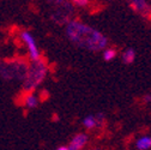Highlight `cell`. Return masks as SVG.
<instances>
[{"instance_id": "cell-1", "label": "cell", "mask_w": 151, "mask_h": 150, "mask_svg": "<svg viewBox=\"0 0 151 150\" xmlns=\"http://www.w3.org/2000/svg\"><path fill=\"white\" fill-rule=\"evenodd\" d=\"M66 36L74 46L90 52H99L108 43L107 37L101 31L76 19L67 23Z\"/></svg>"}, {"instance_id": "cell-2", "label": "cell", "mask_w": 151, "mask_h": 150, "mask_svg": "<svg viewBox=\"0 0 151 150\" xmlns=\"http://www.w3.org/2000/svg\"><path fill=\"white\" fill-rule=\"evenodd\" d=\"M47 65L43 60H36L32 61L28 66L27 74L23 79V88L28 92H32L37 87H39L47 76Z\"/></svg>"}, {"instance_id": "cell-3", "label": "cell", "mask_w": 151, "mask_h": 150, "mask_svg": "<svg viewBox=\"0 0 151 150\" xmlns=\"http://www.w3.org/2000/svg\"><path fill=\"white\" fill-rule=\"evenodd\" d=\"M28 64L24 60H10V61H1L0 60V78L5 81H13L18 79L23 82L27 71Z\"/></svg>"}, {"instance_id": "cell-4", "label": "cell", "mask_w": 151, "mask_h": 150, "mask_svg": "<svg viewBox=\"0 0 151 150\" xmlns=\"http://www.w3.org/2000/svg\"><path fill=\"white\" fill-rule=\"evenodd\" d=\"M21 39L23 41V43L25 45L28 53H29V57L31 59V61H36V60H40V49L37 47L36 43V39L34 37V35L29 31H22L21 32Z\"/></svg>"}, {"instance_id": "cell-5", "label": "cell", "mask_w": 151, "mask_h": 150, "mask_svg": "<svg viewBox=\"0 0 151 150\" xmlns=\"http://www.w3.org/2000/svg\"><path fill=\"white\" fill-rule=\"evenodd\" d=\"M88 143V136L85 133H77L70 142L68 150H82Z\"/></svg>"}, {"instance_id": "cell-6", "label": "cell", "mask_w": 151, "mask_h": 150, "mask_svg": "<svg viewBox=\"0 0 151 150\" xmlns=\"http://www.w3.org/2000/svg\"><path fill=\"white\" fill-rule=\"evenodd\" d=\"M39 102H40L39 96L35 95V94H32V92H28L27 95L24 96V100H23V105H24V107L27 109L36 108L37 106H39Z\"/></svg>"}, {"instance_id": "cell-7", "label": "cell", "mask_w": 151, "mask_h": 150, "mask_svg": "<svg viewBox=\"0 0 151 150\" xmlns=\"http://www.w3.org/2000/svg\"><path fill=\"white\" fill-rule=\"evenodd\" d=\"M136 146L138 150H149L151 148V137L149 136H143L137 139Z\"/></svg>"}, {"instance_id": "cell-8", "label": "cell", "mask_w": 151, "mask_h": 150, "mask_svg": "<svg viewBox=\"0 0 151 150\" xmlns=\"http://www.w3.org/2000/svg\"><path fill=\"white\" fill-rule=\"evenodd\" d=\"M136 59V52L132 48H127L125 49V52L122 53V61L125 64H132Z\"/></svg>"}, {"instance_id": "cell-9", "label": "cell", "mask_w": 151, "mask_h": 150, "mask_svg": "<svg viewBox=\"0 0 151 150\" xmlns=\"http://www.w3.org/2000/svg\"><path fill=\"white\" fill-rule=\"evenodd\" d=\"M129 3L133 6V9H136L139 12H145L149 10V6L145 0H129Z\"/></svg>"}, {"instance_id": "cell-10", "label": "cell", "mask_w": 151, "mask_h": 150, "mask_svg": "<svg viewBox=\"0 0 151 150\" xmlns=\"http://www.w3.org/2000/svg\"><path fill=\"white\" fill-rule=\"evenodd\" d=\"M83 125H84V127L88 128V130H92V128H95L96 126H99L95 115H88L86 118H84Z\"/></svg>"}, {"instance_id": "cell-11", "label": "cell", "mask_w": 151, "mask_h": 150, "mask_svg": "<svg viewBox=\"0 0 151 150\" xmlns=\"http://www.w3.org/2000/svg\"><path fill=\"white\" fill-rule=\"evenodd\" d=\"M115 57H116L115 49H113V48H106L103 50V59L106 61H111Z\"/></svg>"}, {"instance_id": "cell-12", "label": "cell", "mask_w": 151, "mask_h": 150, "mask_svg": "<svg viewBox=\"0 0 151 150\" xmlns=\"http://www.w3.org/2000/svg\"><path fill=\"white\" fill-rule=\"evenodd\" d=\"M72 1L77 5V6H86L89 0H72Z\"/></svg>"}, {"instance_id": "cell-13", "label": "cell", "mask_w": 151, "mask_h": 150, "mask_svg": "<svg viewBox=\"0 0 151 150\" xmlns=\"http://www.w3.org/2000/svg\"><path fill=\"white\" fill-rule=\"evenodd\" d=\"M47 3H49V4H52V5H55V6H59V5H61V4H64L65 3V0H46Z\"/></svg>"}, {"instance_id": "cell-14", "label": "cell", "mask_w": 151, "mask_h": 150, "mask_svg": "<svg viewBox=\"0 0 151 150\" xmlns=\"http://www.w3.org/2000/svg\"><path fill=\"white\" fill-rule=\"evenodd\" d=\"M144 102H146V103L151 102V95H150V94H147V95L144 96Z\"/></svg>"}, {"instance_id": "cell-15", "label": "cell", "mask_w": 151, "mask_h": 150, "mask_svg": "<svg viewBox=\"0 0 151 150\" xmlns=\"http://www.w3.org/2000/svg\"><path fill=\"white\" fill-rule=\"evenodd\" d=\"M55 150H68L67 146H59L58 149H55Z\"/></svg>"}, {"instance_id": "cell-16", "label": "cell", "mask_w": 151, "mask_h": 150, "mask_svg": "<svg viewBox=\"0 0 151 150\" xmlns=\"http://www.w3.org/2000/svg\"><path fill=\"white\" fill-rule=\"evenodd\" d=\"M92 150H102V149H100V148H96V149H92Z\"/></svg>"}, {"instance_id": "cell-17", "label": "cell", "mask_w": 151, "mask_h": 150, "mask_svg": "<svg viewBox=\"0 0 151 150\" xmlns=\"http://www.w3.org/2000/svg\"><path fill=\"white\" fill-rule=\"evenodd\" d=\"M109 1H110V0H109Z\"/></svg>"}]
</instances>
